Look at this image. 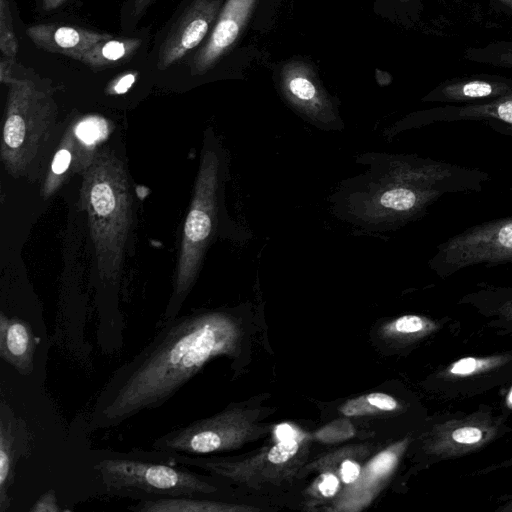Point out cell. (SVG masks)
<instances>
[{
    "instance_id": "cell-1",
    "label": "cell",
    "mask_w": 512,
    "mask_h": 512,
    "mask_svg": "<svg viewBox=\"0 0 512 512\" xmlns=\"http://www.w3.org/2000/svg\"><path fill=\"white\" fill-rule=\"evenodd\" d=\"M240 336L239 324L225 311L200 310L162 322L100 389L89 412L88 431L113 428L161 407L208 362L234 357Z\"/></svg>"
},
{
    "instance_id": "cell-2",
    "label": "cell",
    "mask_w": 512,
    "mask_h": 512,
    "mask_svg": "<svg viewBox=\"0 0 512 512\" xmlns=\"http://www.w3.org/2000/svg\"><path fill=\"white\" fill-rule=\"evenodd\" d=\"M488 172L417 155H390L381 182H373L364 201L366 217L399 227L426 215L446 194L483 190Z\"/></svg>"
},
{
    "instance_id": "cell-3",
    "label": "cell",
    "mask_w": 512,
    "mask_h": 512,
    "mask_svg": "<svg viewBox=\"0 0 512 512\" xmlns=\"http://www.w3.org/2000/svg\"><path fill=\"white\" fill-rule=\"evenodd\" d=\"M88 464L100 494L138 501L213 495L220 477L197 473L166 452L133 449L88 452Z\"/></svg>"
},
{
    "instance_id": "cell-4",
    "label": "cell",
    "mask_w": 512,
    "mask_h": 512,
    "mask_svg": "<svg viewBox=\"0 0 512 512\" xmlns=\"http://www.w3.org/2000/svg\"><path fill=\"white\" fill-rule=\"evenodd\" d=\"M259 411L230 405L212 416L177 427L155 439L152 449L190 456L240 448L261 436L265 428L257 423Z\"/></svg>"
},
{
    "instance_id": "cell-5",
    "label": "cell",
    "mask_w": 512,
    "mask_h": 512,
    "mask_svg": "<svg viewBox=\"0 0 512 512\" xmlns=\"http://www.w3.org/2000/svg\"><path fill=\"white\" fill-rule=\"evenodd\" d=\"M441 278L476 265L512 266V216L473 225L436 247L428 261Z\"/></svg>"
},
{
    "instance_id": "cell-6",
    "label": "cell",
    "mask_w": 512,
    "mask_h": 512,
    "mask_svg": "<svg viewBox=\"0 0 512 512\" xmlns=\"http://www.w3.org/2000/svg\"><path fill=\"white\" fill-rule=\"evenodd\" d=\"M284 99L299 114L322 129H336L337 110L313 68L304 61L291 60L280 71Z\"/></svg>"
},
{
    "instance_id": "cell-7",
    "label": "cell",
    "mask_w": 512,
    "mask_h": 512,
    "mask_svg": "<svg viewBox=\"0 0 512 512\" xmlns=\"http://www.w3.org/2000/svg\"><path fill=\"white\" fill-rule=\"evenodd\" d=\"M222 0H192L163 42L158 68L165 69L183 58L204 39L220 13Z\"/></svg>"
},
{
    "instance_id": "cell-8",
    "label": "cell",
    "mask_w": 512,
    "mask_h": 512,
    "mask_svg": "<svg viewBox=\"0 0 512 512\" xmlns=\"http://www.w3.org/2000/svg\"><path fill=\"white\" fill-rule=\"evenodd\" d=\"M257 0H226L205 45L191 63L193 74H203L234 45L249 20Z\"/></svg>"
},
{
    "instance_id": "cell-9",
    "label": "cell",
    "mask_w": 512,
    "mask_h": 512,
    "mask_svg": "<svg viewBox=\"0 0 512 512\" xmlns=\"http://www.w3.org/2000/svg\"><path fill=\"white\" fill-rule=\"evenodd\" d=\"M486 121L496 132L512 136V94L480 104L436 107L414 116L406 127H419L436 122Z\"/></svg>"
},
{
    "instance_id": "cell-10",
    "label": "cell",
    "mask_w": 512,
    "mask_h": 512,
    "mask_svg": "<svg viewBox=\"0 0 512 512\" xmlns=\"http://www.w3.org/2000/svg\"><path fill=\"white\" fill-rule=\"evenodd\" d=\"M30 433L26 423L15 416L12 408L0 403V512L10 504L9 489L14 480V470L19 458L29 454Z\"/></svg>"
},
{
    "instance_id": "cell-11",
    "label": "cell",
    "mask_w": 512,
    "mask_h": 512,
    "mask_svg": "<svg viewBox=\"0 0 512 512\" xmlns=\"http://www.w3.org/2000/svg\"><path fill=\"white\" fill-rule=\"evenodd\" d=\"M405 442H399L378 453L361 471L355 482L348 485L336 501V509L360 510L368 505L395 468Z\"/></svg>"
},
{
    "instance_id": "cell-12",
    "label": "cell",
    "mask_w": 512,
    "mask_h": 512,
    "mask_svg": "<svg viewBox=\"0 0 512 512\" xmlns=\"http://www.w3.org/2000/svg\"><path fill=\"white\" fill-rule=\"evenodd\" d=\"M40 330L17 316H0V357L20 375L30 376L35 368L41 337Z\"/></svg>"
},
{
    "instance_id": "cell-13",
    "label": "cell",
    "mask_w": 512,
    "mask_h": 512,
    "mask_svg": "<svg viewBox=\"0 0 512 512\" xmlns=\"http://www.w3.org/2000/svg\"><path fill=\"white\" fill-rule=\"evenodd\" d=\"M26 33L38 47L79 61L95 44L111 38L105 33L54 24H38L28 28Z\"/></svg>"
},
{
    "instance_id": "cell-14",
    "label": "cell",
    "mask_w": 512,
    "mask_h": 512,
    "mask_svg": "<svg viewBox=\"0 0 512 512\" xmlns=\"http://www.w3.org/2000/svg\"><path fill=\"white\" fill-rule=\"evenodd\" d=\"M512 94V81L503 78H470L445 82L430 92L425 101L444 103H487Z\"/></svg>"
},
{
    "instance_id": "cell-15",
    "label": "cell",
    "mask_w": 512,
    "mask_h": 512,
    "mask_svg": "<svg viewBox=\"0 0 512 512\" xmlns=\"http://www.w3.org/2000/svg\"><path fill=\"white\" fill-rule=\"evenodd\" d=\"M212 495L141 500L128 509L135 512H227L254 510L251 507L210 498Z\"/></svg>"
},
{
    "instance_id": "cell-16",
    "label": "cell",
    "mask_w": 512,
    "mask_h": 512,
    "mask_svg": "<svg viewBox=\"0 0 512 512\" xmlns=\"http://www.w3.org/2000/svg\"><path fill=\"white\" fill-rule=\"evenodd\" d=\"M141 43L140 39L108 38L90 48L81 58V62L94 68L111 66L130 56Z\"/></svg>"
},
{
    "instance_id": "cell-17",
    "label": "cell",
    "mask_w": 512,
    "mask_h": 512,
    "mask_svg": "<svg viewBox=\"0 0 512 512\" xmlns=\"http://www.w3.org/2000/svg\"><path fill=\"white\" fill-rule=\"evenodd\" d=\"M464 301L484 308L489 307L492 310L512 314V287L487 286L465 296L462 302Z\"/></svg>"
},
{
    "instance_id": "cell-18",
    "label": "cell",
    "mask_w": 512,
    "mask_h": 512,
    "mask_svg": "<svg viewBox=\"0 0 512 512\" xmlns=\"http://www.w3.org/2000/svg\"><path fill=\"white\" fill-rule=\"evenodd\" d=\"M9 114L4 125V141L10 148H19L25 137V120L17 100L10 94Z\"/></svg>"
},
{
    "instance_id": "cell-19",
    "label": "cell",
    "mask_w": 512,
    "mask_h": 512,
    "mask_svg": "<svg viewBox=\"0 0 512 512\" xmlns=\"http://www.w3.org/2000/svg\"><path fill=\"white\" fill-rule=\"evenodd\" d=\"M0 48L7 59H15L18 45L7 0H0Z\"/></svg>"
},
{
    "instance_id": "cell-20",
    "label": "cell",
    "mask_w": 512,
    "mask_h": 512,
    "mask_svg": "<svg viewBox=\"0 0 512 512\" xmlns=\"http://www.w3.org/2000/svg\"><path fill=\"white\" fill-rule=\"evenodd\" d=\"M487 438V432L480 426L472 424L458 425L450 431L448 439L451 446H458L459 448H472L478 446L482 441Z\"/></svg>"
},
{
    "instance_id": "cell-21",
    "label": "cell",
    "mask_w": 512,
    "mask_h": 512,
    "mask_svg": "<svg viewBox=\"0 0 512 512\" xmlns=\"http://www.w3.org/2000/svg\"><path fill=\"white\" fill-rule=\"evenodd\" d=\"M355 430L347 420H336L315 433L318 440L323 442H336L352 437Z\"/></svg>"
},
{
    "instance_id": "cell-22",
    "label": "cell",
    "mask_w": 512,
    "mask_h": 512,
    "mask_svg": "<svg viewBox=\"0 0 512 512\" xmlns=\"http://www.w3.org/2000/svg\"><path fill=\"white\" fill-rule=\"evenodd\" d=\"M91 203L94 210L100 216H105L112 211L115 204V197L110 186L99 182L91 190Z\"/></svg>"
},
{
    "instance_id": "cell-23",
    "label": "cell",
    "mask_w": 512,
    "mask_h": 512,
    "mask_svg": "<svg viewBox=\"0 0 512 512\" xmlns=\"http://www.w3.org/2000/svg\"><path fill=\"white\" fill-rule=\"evenodd\" d=\"M428 324L429 322L423 317L417 315H404L393 321L389 325L388 330L391 333L404 335L415 334L426 329Z\"/></svg>"
},
{
    "instance_id": "cell-24",
    "label": "cell",
    "mask_w": 512,
    "mask_h": 512,
    "mask_svg": "<svg viewBox=\"0 0 512 512\" xmlns=\"http://www.w3.org/2000/svg\"><path fill=\"white\" fill-rule=\"evenodd\" d=\"M339 410L344 416H363L376 413L366 395L346 401Z\"/></svg>"
},
{
    "instance_id": "cell-25",
    "label": "cell",
    "mask_w": 512,
    "mask_h": 512,
    "mask_svg": "<svg viewBox=\"0 0 512 512\" xmlns=\"http://www.w3.org/2000/svg\"><path fill=\"white\" fill-rule=\"evenodd\" d=\"M104 128L105 125L100 120L87 119L77 127V135L83 141L92 143L102 135Z\"/></svg>"
},
{
    "instance_id": "cell-26",
    "label": "cell",
    "mask_w": 512,
    "mask_h": 512,
    "mask_svg": "<svg viewBox=\"0 0 512 512\" xmlns=\"http://www.w3.org/2000/svg\"><path fill=\"white\" fill-rule=\"evenodd\" d=\"M340 488L339 478L332 472L322 473L317 479V490L324 498L334 497Z\"/></svg>"
},
{
    "instance_id": "cell-27",
    "label": "cell",
    "mask_w": 512,
    "mask_h": 512,
    "mask_svg": "<svg viewBox=\"0 0 512 512\" xmlns=\"http://www.w3.org/2000/svg\"><path fill=\"white\" fill-rule=\"evenodd\" d=\"M366 397L375 412L393 411L398 408L396 399L386 393L372 392L366 394Z\"/></svg>"
},
{
    "instance_id": "cell-28",
    "label": "cell",
    "mask_w": 512,
    "mask_h": 512,
    "mask_svg": "<svg viewBox=\"0 0 512 512\" xmlns=\"http://www.w3.org/2000/svg\"><path fill=\"white\" fill-rule=\"evenodd\" d=\"M32 512H60L63 509L59 506L54 490L42 494L33 506L29 509Z\"/></svg>"
},
{
    "instance_id": "cell-29",
    "label": "cell",
    "mask_w": 512,
    "mask_h": 512,
    "mask_svg": "<svg viewBox=\"0 0 512 512\" xmlns=\"http://www.w3.org/2000/svg\"><path fill=\"white\" fill-rule=\"evenodd\" d=\"M362 468L360 464L354 460H343L339 467L340 478L346 485L352 484L360 476Z\"/></svg>"
},
{
    "instance_id": "cell-30",
    "label": "cell",
    "mask_w": 512,
    "mask_h": 512,
    "mask_svg": "<svg viewBox=\"0 0 512 512\" xmlns=\"http://www.w3.org/2000/svg\"><path fill=\"white\" fill-rule=\"evenodd\" d=\"M70 159H71V154L67 150H65V149L59 150L56 153L53 163H52L53 172H55L57 174L64 172L67 169V167L69 166Z\"/></svg>"
},
{
    "instance_id": "cell-31",
    "label": "cell",
    "mask_w": 512,
    "mask_h": 512,
    "mask_svg": "<svg viewBox=\"0 0 512 512\" xmlns=\"http://www.w3.org/2000/svg\"><path fill=\"white\" fill-rule=\"evenodd\" d=\"M136 79L135 73H126L122 75L113 85V92L123 94L130 89Z\"/></svg>"
},
{
    "instance_id": "cell-32",
    "label": "cell",
    "mask_w": 512,
    "mask_h": 512,
    "mask_svg": "<svg viewBox=\"0 0 512 512\" xmlns=\"http://www.w3.org/2000/svg\"><path fill=\"white\" fill-rule=\"evenodd\" d=\"M66 0H43V8L47 11L53 10L61 6Z\"/></svg>"
},
{
    "instance_id": "cell-33",
    "label": "cell",
    "mask_w": 512,
    "mask_h": 512,
    "mask_svg": "<svg viewBox=\"0 0 512 512\" xmlns=\"http://www.w3.org/2000/svg\"><path fill=\"white\" fill-rule=\"evenodd\" d=\"M134 1V10L135 13H141L144 11L147 6L151 3L152 0H133Z\"/></svg>"
},
{
    "instance_id": "cell-34",
    "label": "cell",
    "mask_w": 512,
    "mask_h": 512,
    "mask_svg": "<svg viewBox=\"0 0 512 512\" xmlns=\"http://www.w3.org/2000/svg\"><path fill=\"white\" fill-rule=\"evenodd\" d=\"M399 1H404V0H399Z\"/></svg>"
},
{
    "instance_id": "cell-35",
    "label": "cell",
    "mask_w": 512,
    "mask_h": 512,
    "mask_svg": "<svg viewBox=\"0 0 512 512\" xmlns=\"http://www.w3.org/2000/svg\"><path fill=\"white\" fill-rule=\"evenodd\" d=\"M512 509V508H511Z\"/></svg>"
}]
</instances>
